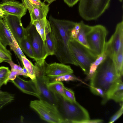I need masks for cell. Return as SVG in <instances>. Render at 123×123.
Here are the masks:
<instances>
[{
    "mask_svg": "<svg viewBox=\"0 0 123 123\" xmlns=\"http://www.w3.org/2000/svg\"><path fill=\"white\" fill-rule=\"evenodd\" d=\"M107 55L104 52L98 56L96 60L91 64L88 74L87 75L86 79H90L95 73L99 66L105 59Z\"/></svg>",
    "mask_w": 123,
    "mask_h": 123,
    "instance_id": "obj_21",
    "label": "cell"
},
{
    "mask_svg": "<svg viewBox=\"0 0 123 123\" xmlns=\"http://www.w3.org/2000/svg\"><path fill=\"white\" fill-rule=\"evenodd\" d=\"M2 62H0V63H2Z\"/></svg>",
    "mask_w": 123,
    "mask_h": 123,
    "instance_id": "obj_46",
    "label": "cell"
},
{
    "mask_svg": "<svg viewBox=\"0 0 123 123\" xmlns=\"http://www.w3.org/2000/svg\"><path fill=\"white\" fill-rule=\"evenodd\" d=\"M45 42L48 55H54L55 46L53 36L50 26L47 27L45 30Z\"/></svg>",
    "mask_w": 123,
    "mask_h": 123,
    "instance_id": "obj_19",
    "label": "cell"
},
{
    "mask_svg": "<svg viewBox=\"0 0 123 123\" xmlns=\"http://www.w3.org/2000/svg\"><path fill=\"white\" fill-rule=\"evenodd\" d=\"M52 81H68L76 80H80L72 74H67L62 75L53 79Z\"/></svg>",
    "mask_w": 123,
    "mask_h": 123,
    "instance_id": "obj_30",
    "label": "cell"
},
{
    "mask_svg": "<svg viewBox=\"0 0 123 123\" xmlns=\"http://www.w3.org/2000/svg\"><path fill=\"white\" fill-rule=\"evenodd\" d=\"M22 63L23 66L28 73V77L33 80L36 79L34 65L25 56H22Z\"/></svg>",
    "mask_w": 123,
    "mask_h": 123,
    "instance_id": "obj_24",
    "label": "cell"
},
{
    "mask_svg": "<svg viewBox=\"0 0 123 123\" xmlns=\"http://www.w3.org/2000/svg\"><path fill=\"white\" fill-rule=\"evenodd\" d=\"M11 67V71H18V69L19 65L14 63L12 60L9 61L8 63Z\"/></svg>",
    "mask_w": 123,
    "mask_h": 123,
    "instance_id": "obj_37",
    "label": "cell"
},
{
    "mask_svg": "<svg viewBox=\"0 0 123 123\" xmlns=\"http://www.w3.org/2000/svg\"><path fill=\"white\" fill-rule=\"evenodd\" d=\"M14 37L3 18L0 20V41L6 47L13 43Z\"/></svg>",
    "mask_w": 123,
    "mask_h": 123,
    "instance_id": "obj_17",
    "label": "cell"
},
{
    "mask_svg": "<svg viewBox=\"0 0 123 123\" xmlns=\"http://www.w3.org/2000/svg\"><path fill=\"white\" fill-rule=\"evenodd\" d=\"M122 45H123V20L117 24L114 33L109 40L106 42L104 51L107 56L113 59Z\"/></svg>",
    "mask_w": 123,
    "mask_h": 123,
    "instance_id": "obj_9",
    "label": "cell"
},
{
    "mask_svg": "<svg viewBox=\"0 0 123 123\" xmlns=\"http://www.w3.org/2000/svg\"><path fill=\"white\" fill-rule=\"evenodd\" d=\"M48 86L54 93L59 95L64 99L69 101L65 95L64 90V86L61 81L50 82L48 84Z\"/></svg>",
    "mask_w": 123,
    "mask_h": 123,
    "instance_id": "obj_22",
    "label": "cell"
},
{
    "mask_svg": "<svg viewBox=\"0 0 123 123\" xmlns=\"http://www.w3.org/2000/svg\"><path fill=\"white\" fill-rule=\"evenodd\" d=\"M18 43L22 51L29 57L34 59V55L32 47L26 36Z\"/></svg>",
    "mask_w": 123,
    "mask_h": 123,
    "instance_id": "obj_23",
    "label": "cell"
},
{
    "mask_svg": "<svg viewBox=\"0 0 123 123\" xmlns=\"http://www.w3.org/2000/svg\"><path fill=\"white\" fill-rule=\"evenodd\" d=\"M118 75L122 77L123 74V45L120 48L113 59Z\"/></svg>",
    "mask_w": 123,
    "mask_h": 123,
    "instance_id": "obj_20",
    "label": "cell"
},
{
    "mask_svg": "<svg viewBox=\"0 0 123 123\" xmlns=\"http://www.w3.org/2000/svg\"><path fill=\"white\" fill-rule=\"evenodd\" d=\"M45 72V75L51 79L66 74H72L73 70L69 65L55 62L48 63Z\"/></svg>",
    "mask_w": 123,
    "mask_h": 123,
    "instance_id": "obj_14",
    "label": "cell"
},
{
    "mask_svg": "<svg viewBox=\"0 0 123 123\" xmlns=\"http://www.w3.org/2000/svg\"><path fill=\"white\" fill-rule=\"evenodd\" d=\"M22 3L28 10L29 13L31 24L35 21L42 19L46 17L49 11V5L44 2L39 4L31 3L26 0H22Z\"/></svg>",
    "mask_w": 123,
    "mask_h": 123,
    "instance_id": "obj_11",
    "label": "cell"
},
{
    "mask_svg": "<svg viewBox=\"0 0 123 123\" xmlns=\"http://www.w3.org/2000/svg\"><path fill=\"white\" fill-rule=\"evenodd\" d=\"M28 73L26 69L23 66L22 72L21 75L28 77Z\"/></svg>",
    "mask_w": 123,
    "mask_h": 123,
    "instance_id": "obj_40",
    "label": "cell"
},
{
    "mask_svg": "<svg viewBox=\"0 0 123 123\" xmlns=\"http://www.w3.org/2000/svg\"><path fill=\"white\" fill-rule=\"evenodd\" d=\"M0 62H3L4 61L0 57Z\"/></svg>",
    "mask_w": 123,
    "mask_h": 123,
    "instance_id": "obj_44",
    "label": "cell"
},
{
    "mask_svg": "<svg viewBox=\"0 0 123 123\" xmlns=\"http://www.w3.org/2000/svg\"><path fill=\"white\" fill-rule=\"evenodd\" d=\"M4 16L0 13V20L4 18Z\"/></svg>",
    "mask_w": 123,
    "mask_h": 123,
    "instance_id": "obj_42",
    "label": "cell"
},
{
    "mask_svg": "<svg viewBox=\"0 0 123 123\" xmlns=\"http://www.w3.org/2000/svg\"><path fill=\"white\" fill-rule=\"evenodd\" d=\"M64 90L65 95L69 101L73 102L76 101L74 92L72 90L65 86Z\"/></svg>",
    "mask_w": 123,
    "mask_h": 123,
    "instance_id": "obj_32",
    "label": "cell"
},
{
    "mask_svg": "<svg viewBox=\"0 0 123 123\" xmlns=\"http://www.w3.org/2000/svg\"><path fill=\"white\" fill-rule=\"evenodd\" d=\"M69 7H72L76 4L80 0H63Z\"/></svg>",
    "mask_w": 123,
    "mask_h": 123,
    "instance_id": "obj_36",
    "label": "cell"
},
{
    "mask_svg": "<svg viewBox=\"0 0 123 123\" xmlns=\"http://www.w3.org/2000/svg\"></svg>",
    "mask_w": 123,
    "mask_h": 123,
    "instance_id": "obj_47",
    "label": "cell"
},
{
    "mask_svg": "<svg viewBox=\"0 0 123 123\" xmlns=\"http://www.w3.org/2000/svg\"><path fill=\"white\" fill-rule=\"evenodd\" d=\"M80 22H76L75 26L71 31V35L72 39L75 40L76 39L80 29Z\"/></svg>",
    "mask_w": 123,
    "mask_h": 123,
    "instance_id": "obj_34",
    "label": "cell"
},
{
    "mask_svg": "<svg viewBox=\"0 0 123 123\" xmlns=\"http://www.w3.org/2000/svg\"><path fill=\"white\" fill-rule=\"evenodd\" d=\"M12 54L0 41V57L7 63L12 60Z\"/></svg>",
    "mask_w": 123,
    "mask_h": 123,
    "instance_id": "obj_27",
    "label": "cell"
},
{
    "mask_svg": "<svg viewBox=\"0 0 123 123\" xmlns=\"http://www.w3.org/2000/svg\"><path fill=\"white\" fill-rule=\"evenodd\" d=\"M69 46L78 66L80 67L85 74L87 75L91 64L98 56L89 48L74 39H72L69 41Z\"/></svg>",
    "mask_w": 123,
    "mask_h": 123,
    "instance_id": "obj_4",
    "label": "cell"
},
{
    "mask_svg": "<svg viewBox=\"0 0 123 123\" xmlns=\"http://www.w3.org/2000/svg\"><path fill=\"white\" fill-rule=\"evenodd\" d=\"M122 78L118 79L107 93V101L111 99L116 102H123V83Z\"/></svg>",
    "mask_w": 123,
    "mask_h": 123,
    "instance_id": "obj_16",
    "label": "cell"
},
{
    "mask_svg": "<svg viewBox=\"0 0 123 123\" xmlns=\"http://www.w3.org/2000/svg\"><path fill=\"white\" fill-rule=\"evenodd\" d=\"M35 80L26 81L17 76L14 80L11 81L24 93L38 98L39 93Z\"/></svg>",
    "mask_w": 123,
    "mask_h": 123,
    "instance_id": "obj_15",
    "label": "cell"
},
{
    "mask_svg": "<svg viewBox=\"0 0 123 123\" xmlns=\"http://www.w3.org/2000/svg\"><path fill=\"white\" fill-rule=\"evenodd\" d=\"M29 2L33 4H40L41 2V0H26Z\"/></svg>",
    "mask_w": 123,
    "mask_h": 123,
    "instance_id": "obj_39",
    "label": "cell"
},
{
    "mask_svg": "<svg viewBox=\"0 0 123 123\" xmlns=\"http://www.w3.org/2000/svg\"><path fill=\"white\" fill-rule=\"evenodd\" d=\"M48 20L45 17L43 18L33 21L32 24L33 25L43 40L45 41V29Z\"/></svg>",
    "mask_w": 123,
    "mask_h": 123,
    "instance_id": "obj_25",
    "label": "cell"
},
{
    "mask_svg": "<svg viewBox=\"0 0 123 123\" xmlns=\"http://www.w3.org/2000/svg\"><path fill=\"white\" fill-rule=\"evenodd\" d=\"M20 75V74L18 71H11L9 76L8 81L14 80L17 76Z\"/></svg>",
    "mask_w": 123,
    "mask_h": 123,
    "instance_id": "obj_35",
    "label": "cell"
},
{
    "mask_svg": "<svg viewBox=\"0 0 123 123\" xmlns=\"http://www.w3.org/2000/svg\"><path fill=\"white\" fill-rule=\"evenodd\" d=\"M50 79L46 75L36 77L35 81L39 93L38 98L56 106L57 100L55 94L48 86Z\"/></svg>",
    "mask_w": 123,
    "mask_h": 123,
    "instance_id": "obj_10",
    "label": "cell"
},
{
    "mask_svg": "<svg viewBox=\"0 0 123 123\" xmlns=\"http://www.w3.org/2000/svg\"><path fill=\"white\" fill-rule=\"evenodd\" d=\"M103 121L101 119H96L90 120L85 121L83 123H101L103 122Z\"/></svg>",
    "mask_w": 123,
    "mask_h": 123,
    "instance_id": "obj_38",
    "label": "cell"
},
{
    "mask_svg": "<svg viewBox=\"0 0 123 123\" xmlns=\"http://www.w3.org/2000/svg\"><path fill=\"white\" fill-rule=\"evenodd\" d=\"M108 32L105 27L98 25L92 26L87 35V41L89 49L97 56L104 51Z\"/></svg>",
    "mask_w": 123,
    "mask_h": 123,
    "instance_id": "obj_7",
    "label": "cell"
},
{
    "mask_svg": "<svg viewBox=\"0 0 123 123\" xmlns=\"http://www.w3.org/2000/svg\"><path fill=\"white\" fill-rule=\"evenodd\" d=\"M56 0H44V2H47L49 5L55 1Z\"/></svg>",
    "mask_w": 123,
    "mask_h": 123,
    "instance_id": "obj_41",
    "label": "cell"
},
{
    "mask_svg": "<svg viewBox=\"0 0 123 123\" xmlns=\"http://www.w3.org/2000/svg\"><path fill=\"white\" fill-rule=\"evenodd\" d=\"M27 11L23 4L18 1L7 0L0 4V13L4 16L11 15L21 18L26 14Z\"/></svg>",
    "mask_w": 123,
    "mask_h": 123,
    "instance_id": "obj_12",
    "label": "cell"
},
{
    "mask_svg": "<svg viewBox=\"0 0 123 123\" xmlns=\"http://www.w3.org/2000/svg\"><path fill=\"white\" fill-rule=\"evenodd\" d=\"M91 92L94 94L99 95L103 98L102 103L105 104L107 101L106 98V94L103 90L102 89L98 88L90 87Z\"/></svg>",
    "mask_w": 123,
    "mask_h": 123,
    "instance_id": "obj_31",
    "label": "cell"
},
{
    "mask_svg": "<svg viewBox=\"0 0 123 123\" xmlns=\"http://www.w3.org/2000/svg\"><path fill=\"white\" fill-rule=\"evenodd\" d=\"M80 28L76 40L88 48H89L86 40V36L92 29V26L85 24L83 21L80 22Z\"/></svg>",
    "mask_w": 123,
    "mask_h": 123,
    "instance_id": "obj_18",
    "label": "cell"
},
{
    "mask_svg": "<svg viewBox=\"0 0 123 123\" xmlns=\"http://www.w3.org/2000/svg\"><path fill=\"white\" fill-rule=\"evenodd\" d=\"M30 106L43 120L50 123H64L56 105L39 99L31 101Z\"/></svg>",
    "mask_w": 123,
    "mask_h": 123,
    "instance_id": "obj_6",
    "label": "cell"
},
{
    "mask_svg": "<svg viewBox=\"0 0 123 123\" xmlns=\"http://www.w3.org/2000/svg\"><path fill=\"white\" fill-rule=\"evenodd\" d=\"M111 0H80V16L88 21L97 19L108 8Z\"/></svg>",
    "mask_w": 123,
    "mask_h": 123,
    "instance_id": "obj_5",
    "label": "cell"
},
{
    "mask_svg": "<svg viewBox=\"0 0 123 123\" xmlns=\"http://www.w3.org/2000/svg\"><path fill=\"white\" fill-rule=\"evenodd\" d=\"M120 2H122V1L123 0H118Z\"/></svg>",
    "mask_w": 123,
    "mask_h": 123,
    "instance_id": "obj_45",
    "label": "cell"
},
{
    "mask_svg": "<svg viewBox=\"0 0 123 123\" xmlns=\"http://www.w3.org/2000/svg\"><path fill=\"white\" fill-rule=\"evenodd\" d=\"M14 95L5 92L0 91V109L14 99Z\"/></svg>",
    "mask_w": 123,
    "mask_h": 123,
    "instance_id": "obj_26",
    "label": "cell"
},
{
    "mask_svg": "<svg viewBox=\"0 0 123 123\" xmlns=\"http://www.w3.org/2000/svg\"><path fill=\"white\" fill-rule=\"evenodd\" d=\"M122 77L118 75L113 59L107 56L90 79V87L102 89L106 96L107 93L113 84Z\"/></svg>",
    "mask_w": 123,
    "mask_h": 123,
    "instance_id": "obj_2",
    "label": "cell"
},
{
    "mask_svg": "<svg viewBox=\"0 0 123 123\" xmlns=\"http://www.w3.org/2000/svg\"><path fill=\"white\" fill-rule=\"evenodd\" d=\"M11 71L8 67L2 66L0 67V82L6 85L9 81L8 78Z\"/></svg>",
    "mask_w": 123,
    "mask_h": 123,
    "instance_id": "obj_28",
    "label": "cell"
},
{
    "mask_svg": "<svg viewBox=\"0 0 123 123\" xmlns=\"http://www.w3.org/2000/svg\"><path fill=\"white\" fill-rule=\"evenodd\" d=\"M3 18L18 42L25 37V29L23 26L21 18L11 15H6Z\"/></svg>",
    "mask_w": 123,
    "mask_h": 123,
    "instance_id": "obj_13",
    "label": "cell"
},
{
    "mask_svg": "<svg viewBox=\"0 0 123 123\" xmlns=\"http://www.w3.org/2000/svg\"><path fill=\"white\" fill-rule=\"evenodd\" d=\"M121 107L110 118L109 123H112L117 120L122 115L123 113V103L121 104Z\"/></svg>",
    "mask_w": 123,
    "mask_h": 123,
    "instance_id": "obj_33",
    "label": "cell"
},
{
    "mask_svg": "<svg viewBox=\"0 0 123 123\" xmlns=\"http://www.w3.org/2000/svg\"><path fill=\"white\" fill-rule=\"evenodd\" d=\"M49 20L54 38V55L61 63L78 66L69 46V42L72 39L71 31L76 22L56 19L51 15Z\"/></svg>",
    "mask_w": 123,
    "mask_h": 123,
    "instance_id": "obj_1",
    "label": "cell"
},
{
    "mask_svg": "<svg viewBox=\"0 0 123 123\" xmlns=\"http://www.w3.org/2000/svg\"><path fill=\"white\" fill-rule=\"evenodd\" d=\"M3 85V84L0 82V89L1 86Z\"/></svg>",
    "mask_w": 123,
    "mask_h": 123,
    "instance_id": "obj_43",
    "label": "cell"
},
{
    "mask_svg": "<svg viewBox=\"0 0 123 123\" xmlns=\"http://www.w3.org/2000/svg\"><path fill=\"white\" fill-rule=\"evenodd\" d=\"M57 109L64 123H83L90 119L87 110L77 101L71 102L55 94Z\"/></svg>",
    "mask_w": 123,
    "mask_h": 123,
    "instance_id": "obj_3",
    "label": "cell"
},
{
    "mask_svg": "<svg viewBox=\"0 0 123 123\" xmlns=\"http://www.w3.org/2000/svg\"><path fill=\"white\" fill-rule=\"evenodd\" d=\"M13 44L9 46L10 49L16 55L23 65L22 57L25 56L20 48L17 41L14 37L13 38Z\"/></svg>",
    "mask_w": 123,
    "mask_h": 123,
    "instance_id": "obj_29",
    "label": "cell"
},
{
    "mask_svg": "<svg viewBox=\"0 0 123 123\" xmlns=\"http://www.w3.org/2000/svg\"><path fill=\"white\" fill-rule=\"evenodd\" d=\"M25 36L32 47L34 56L37 62L45 59L48 56L45 42L37 31L35 26L30 24L25 28Z\"/></svg>",
    "mask_w": 123,
    "mask_h": 123,
    "instance_id": "obj_8",
    "label": "cell"
}]
</instances>
